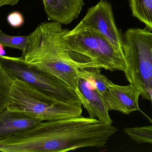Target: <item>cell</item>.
Listing matches in <instances>:
<instances>
[{
  "mask_svg": "<svg viewBox=\"0 0 152 152\" xmlns=\"http://www.w3.org/2000/svg\"><path fill=\"white\" fill-rule=\"evenodd\" d=\"M118 131L95 118L46 120L0 140L1 152H66L105 146Z\"/></svg>",
  "mask_w": 152,
  "mask_h": 152,
  "instance_id": "6da1fadb",
  "label": "cell"
},
{
  "mask_svg": "<svg viewBox=\"0 0 152 152\" xmlns=\"http://www.w3.org/2000/svg\"><path fill=\"white\" fill-rule=\"evenodd\" d=\"M63 29L58 22L42 23L28 35L27 49L20 58L27 66L59 78L77 92L79 70L64 51Z\"/></svg>",
  "mask_w": 152,
  "mask_h": 152,
  "instance_id": "7a4b0ae2",
  "label": "cell"
},
{
  "mask_svg": "<svg viewBox=\"0 0 152 152\" xmlns=\"http://www.w3.org/2000/svg\"><path fill=\"white\" fill-rule=\"evenodd\" d=\"M62 44L68 58L78 70L96 68L110 71L126 70L124 53L82 21L72 30L64 29Z\"/></svg>",
  "mask_w": 152,
  "mask_h": 152,
  "instance_id": "3957f363",
  "label": "cell"
},
{
  "mask_svg": "<svg viewBox=\"0 0 152 152\" xmlns=\"http://www.w3.org/2000/svg\"><path fill=\"white\" fill-rule=\"evenodd\" d=\"M82 105V104H70L57 101L13 77L6 109L43 121L80 117Z\"/></svg>",
  "mask_w": 152,
  "mask_h": 152,
  "instance_id": "277c9868",
  "label": "cell"
},
{
  "mask_svg": "<svg viewBox=\"0 0 152 152\" xmlns=\"http://www.w3.org/2000/svg\"><path fill=\"white\" fill-rule=\"evenodd\" d=\"M127 80L138 89L144 100L151 101L152 91V33L145 29H128L123 41Z\"/></svg>",
  "mask_w": 152,
  "mask_h": 152,
  "instance_id": "5b68a950",
  "label": "cell"
},
{
  "mask_svg": "<svg viewBox=\"0 0 152 152\" xmlns=\"http://www.w3.org/2000/svg\"><path fill=\"white\" fill-rule=\"evenodd\" d=\"M0 63L12 76L28 83L47 96L65 103L82 104L75 91L60 79L27 66L20 57L0 56Z\"/></svg>",
  "mask_w": 152,
  "mask_h": 152,
  "instance_id": "8992f818",
  "label": "cell"
},
{
  "mask_svg": "<svg viewBox=\"0 0 152 152\" xmlns=\"http://www.w3.org/2000/svg\"><path fill=\"white\" fill-rule=\"evenodd\" d=\"M81 21L99 31L118 51L124 53L123 39L116 26L111 5L106 0H101L89 8Z\"/></svg>",
  "mask_w": 152,
  "mask_h": 152,
  "instance_id": "52a82bcc",
  "label": "cell"
},
{
  "mask_svg": "<svg viewBox=\"0 0 152 152\" xmlns=\"http://www.w3.org/2000/svg\"><path fill=\"white\" fill-rule=\"evenodd\" d=\"M102 95L109 111H118L129 114L140 110L138 101L141 93L131 85H118L110 80L108 89Z\"/></svg>",
  "mask_w": 152,
  "mask_h": 152,
  "instance_id": "ba28073f",
  "label": "cell"
},
{
  "mask_svg": "<svg viewBox=\"0 0 152 152\" xmlns=\"http://www.w3.org/2000/svg\"><path fill=\"white\" fill-rule=\"evenodd\" d=\"M76 93L80 97L82 105L87 111L90 117L97 118L106 125L112 124L113 121L102 95L91 82L79 75Z\"/></svg>",
  "mask_w": 152,
  "mask_h": 152,
  "instance_id": "9c48e42d",
  "label": "cell"
},
{
  "mask_svg": "<svg viewBox=\"0 0 152 152\" xmlns=\"http://www.w3.org/2000/svg\"><path fill=\"white\" fill-rule=\"evenodd\" d=\"M48 20L67 25L78 17L83 0H42Z\"/></svg>",
  "mask_w": 152,
  "mask_h": 152,
  "instance_id": "30bf717a",
  "label": "cell"
},
{
  "mask_svg": "<svg viewBox=\"0 0 152 152\" xmlns=\"http://www.w3.org/2000/svg\"><path fill=\"white\" fill-rule=\"evenodd\" d=\"M42 121L24 113L5 109L0 113V140L32 128Z\"/></svg>",
  "mask_w": 152,
  "mask_h": 152,
  "instance_id": "8fae6325",
  "label": "cell"
},
{
  "mask_svg": "<svg viewBox=\"0 0 152 152\" xmlns=\"http://www.w3.org/2000/svg\"><path fill=\"white\" fill-rule=\"evenodd\" d=\"M134 17L152 29V0H129Z\"/></svg>",
  "mask_w": 152,
  "mask_h": 152,
  "instance_id": "7c38bea8",
  "label": "cell"
},
{
  "mask_svg": "<svg viewBox=\"0 0 152 152\" xmlns=\"http://www.w3.org/2000/svg\"><path fill=\"white\" fill-rule=\"evenodd\" d=\"M78 72L79 76L86 79L91 82L101 95L107 91L110 80L102 74L101 69L96 68H87L79 70Z\"/></svg>",
  "mask_w": 152,
  "mask_h": 152,
  "instance_id": "4fadbf2b",
  "label": "cell"
},
{
  "mask_svg": "<svg viewBox=\"0 0 152 152\" xmlns=\"http://www.w3.org/2000/svg\"><path fill=\"white\" fill-rule=\"evenodd\" d=\"M123 131L137 144H152V126L127 128L124 129Z\"/></svg>",
  "mask_w": 152,
  "mask_h": 152,
  "instance_id": "5bb4252c",
  "label": "cell"
},
{
  "mask_svg": "<svg viewBox=\"0 0 152 152\" xmlns=\"http://www.w3.org/2000/svg\"><path fill=\"white\" fill-rule=\"evenodd\" d=\"M0 43L4 47L16 48L24 52L28 45V36H12L4 33L0 29Z\"/></svg>",
  "mask_w": 152,
  "mask_h": 152,
  "instance_id": "9a60e30c",
  "label": "cell"
},
{
  "mask_svg": "<svg viewBox=\"0 0 152 152\" xmlns=\"http://www.w3.org/2000/svg\"><path fill=\"white\" fill-rule=\"evenodd\" d=\"M7 21L10 25L13 27H19L23 25L24 18L22 14L18 12H13L8 15Z\"/></svg>",
  "mask_w": 152,
  "mask_h": 152,
  "instance_id": "2e32d148",
  "label": "cell"
},
{
  "mask_svg": "<svg viewBox=\"0 0 152 152\" xmlns=\"http://www.w3.org/2000/svg\"><path fill=\"white\" fill-rule=\"evenodd\" d=\"M19 0H0V7L4 5H14Z\"/></svg>",
  "mask_w": 152,
  "mask_h": 152,
  "instance_id": "e0dca14e",
  "label": "cell"
},
{
  "mask_svg": "<svg viewBox=\"0 0 152 152\" xmlns=\"http://www.w3.org/2000/svg\"><path fill=\"white\" fill-rule=\"evenodd\" d=\"M4 46L0 43V56H4L5 54V51L4 49Z\"/></svg>",
  "mask_w": 152,
  "mask_h": 152,
  "instance_id": "ac0fdd59",
  "label": "cell"
},
{
  "mask_svg": "<svg viewBox=\"0 0 152 152\" xmlns=\"http://www.w3.org/2000/svg\"><path fill=\"white\" fill-rule=\"evenodd\" d=\"M151 95V101H152V91L151 92V95ZM151 121L152 123V120H151Z\"/></svg>",
  "mask_w": 152,
  "mask_h": 152,
  "instance_id": "d6986e66",
  "label": "cell"
}]
</instances>
